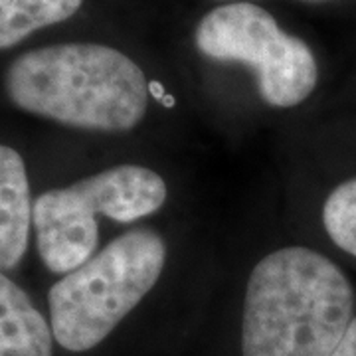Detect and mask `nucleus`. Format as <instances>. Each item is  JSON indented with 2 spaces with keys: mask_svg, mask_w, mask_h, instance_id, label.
Instances as JSON below:
<instances>
[{
  "mask_svg": "<svg viewBox=\"0 0 356 356\" xmlns=\"http://www.w3.org/2000/svg\"><path fill=\"white\" fill-rule=\"evenodd\" d=\"M353 309V287L329 257L299 245L277 250L248 281L243 356H331Z\"/></svg>",
  "mask_w": 356,
  "mask_h": 356,
  "instance_id": "nucleus-1",
  "label": "nucleus"
},
{
  "mask_svg": "<svg viewBox=\"0 0 356 356\" xmlns=\"http://www.w3.org/2000/svg\"><path fill=\"white\" fill-rule=\"evenodd\" d=\"M22 111L86 131H129L145 117L149 86L125 54L103 44H58L26 51L4 76Z\"/></svg>",
  "mask_w": 356,
  "mask_h": 356,
  "instance_id": "nucleus-2",
  "label": "nucleus"
},
{
  "mask_svg": "<svg viewBox=\"0 0 356 356\" xmlns=\"http://www.w3.org/2000/svg\"><path fill=\"white\" fill-rule=\"evenodd\" d=\"M165 240L131 229L50 289V327L60 346L86 353L103 343L159 281Z\"/></svg>",
  "mask_w": 356,
  "mask_h": 356,
  "instance_id": "nucleus-3",
  "label": "nucleus"
},
{
  "mask_svg": "<svg viewBox=\"0 0 356 356\" xmlns=\"http://www.w3.org/2000/svg\"><path fill=\"white\" fill-rule=\"evenodd\" d=\"M194 40L208 58L254 67L257 89L273 107H295L317 86V62L309 46L250 2H232L206 14Z\"/></svg>",
  "mask_w": 356,
  "mask_h": 356,
  "instance_id": "nucleus-4",
  "label": "nucleus"
},
{
  "mask_svg": "<svg viewBox=\"0 0 356 356\" xmlns=\"http://www.w3.org/2000/svg\"><path fill=\"white\" fill-rule=\"evenodd\" d=\"M32 224L40 257L51 273L67 275L95 255L97 214L74 184L40 194L34 200Z\"/></svg>",
  "mask_w": 356,
  "mask_h": 356,
  "instance_id": "nucleus-5",
  "label": "nucleus"
},
{
  "mask_svg": "<svg viewBox=\"0 0 356 356\" xmlns=\"http://www.w3.org/2000/svg\"><path fill=\"white\" fill-rule=\"evenodd\" d=\"M95 214L121 224L154 214L166 200L161 175L139 165H119L74 182Z\"/></svg>",
  "mask_w": 356,
  "mask_h": 356,
  "instance_id": "nucleus-6",
  "label": "nucleus"
},
{
  "mask_svg": "<svg viewBox=\"0 0 356 356\" xmlns=\"http://www.w3.org/2000/svg\"><path fill=\"white\" fill-rule=\"evenodd\" d=\"M34 204L22 156L0 145V271L18 266L28 250Z\"/></svg>",
  "mask_w": 356,
  "mask_h": 356,
  "instance_id": "nucleus-7",
  "label": "nucleus"
},
{
  "mask_svg": "<svg viewBox=\"0 0 356 356\" xmlns=\"http://www.w3.org/2000/svg\"><path fill=\"white\" fill-rule=\"evenodd\" d=\"M54 332L28 293L0 271V356H54Z\"/></svg>",
  "mask_w": 356,
  "mask_h": 356,
  "instance_id": "nucleus-8",
  "label": "nucleus"
},
{
  "mask_svg": "<svg viewBox=\"0 0 356 356\" xmlns=\"http://www.w3.org/2000/svg\"><path fill=\"white\" fill-rule=\"evenodd\" d=\"M83 0H0V50H8L46 26L64 22Z\"/></svg>",
  "mask_w": 356,
  "mask_h": 356,
  "instance_id": "nucleus-9",
  "label": "nucleus"
},
{
  "mask_svg": "<svg viewBox=\"0 0 356 356\" xmlns=\"http://www.w3.org/2000/svg\"><path fill=\"white\" fill-rule=\"evenodd\" d=\"M323 224L334 245L356 257V178L329 194L323 206Z\"/></svg>",
  "mask_w": 356,
  "mask_h": 356,
  "instance_id": "nucleus-10",
  "label": "nucleus"
},
{
  "mask_svg": "<svg viewBox=\"0 0 356 356\" xmlns=\"http://www.w3.org/2000/svg\"><path fill=\"white\" fill-rule=\"evenodd\" d=\"M331 356H356V317L353 318L350 327L346 329L341 343L332 350Z\"/></svg>",
  "mask_w": 356,
  "mask_h": 356,
  "instance_id": "nucleus-11",
  "label": "nucleus"
}]
</instances>
